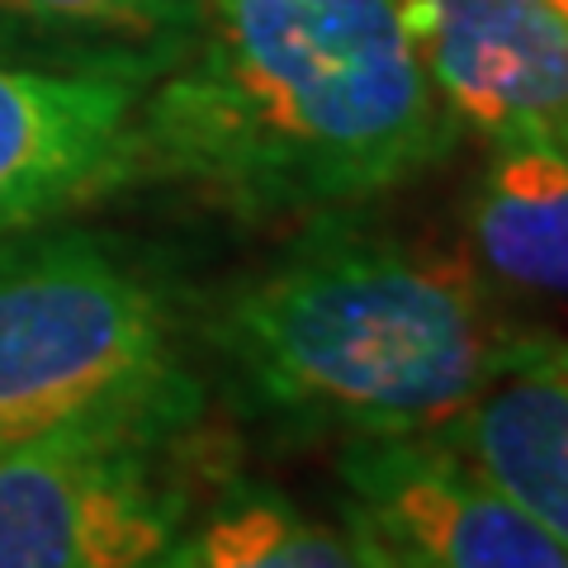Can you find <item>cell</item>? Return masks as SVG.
I'll use <instances>...</instances> for the list:
<instances>
[{
	"mask_svg": "<svg viewBox=\"0 0 568 568\" xmlns=\"http://www.w3.org/2000/svg\"><path fill=\"white\" fill-rule=\"evenodd\" d=\"M204 24L133 119L129 181L237 219H317L446 162L459 123L398 0H204Z\"/></svg>",
	"mask_w": 568,
	"mask_h": 568,
	"instance_id": "obj_1",
	"label": "cell"
},
{
	"mask_svg": "<svg viewBox=\"0 0 568 568\" xmlns=\"http://www.w3.org/2000/svg\"><path fill=\"white\" fill-rule=\"evenodd\" d=\"M204 332L256 413L346 440L426 436L521 342L478 265L346 209L308 219Z\"/></svg>",
	"mask_w": 568,
	"mask_h": 568,
	"instance_id": "obj_2",
	"label": "cell"
},
{
	"mask_svg": "<svg viewBox=\"0 0 568 568\" xmlns=\"http://www.w3.org/2000/svg\"><path fill=\"white\" fill-rule=\"evenodd\" d=\"M162 290L85 227L0 233V450L81 422L194 417Z\"/></svg>",
	"mask_w": 568,
	"mask_h": 568,
	"instance_id": "obj_3",
	"label": "cell"
},
{
	"mask_svg": "<svg viewBox=\"0 0 568 568\" xmlns=\"http://www.w3.org/2000/svg\"><path fill=\"white\" fill-rule=\"evenodd\" d=\"M190 417L81 422L0 450V568H138L185 521L162 450Z\"/></svg>",
	"mask_w": 568,
	"mask_h": 568,
	"instance_id": "obj_4",
	"label": "cell"
},
{
	"mask_svg": "<svg viewBox=\"0 0 568 568\" xmlns=\"http://www.w3.org/2000/svg\"><path fill=\"white\" fill-rule=\"evenodd\" d=\"M142 91L123 71L0 58V233L129 185Z\"/></svg>",
	"mask_w": 568,
	"mask_h": 568,
	"instance_id": "obj_5",
	"label": "cell"
},
{
	"mask_svg": "<svg viewBox=\"0 0 568 568\" xmlns=\"http://www.w3.org/2000/svg\"><path fill=\"white\" fill-rule=\"evenodd\" d=\"M351 511L426 568H568V545L432 436L351 440Z\"/></svg>",
	"mask_w": 568,
	"mask_h": 568,
	"instance_id": "obj_6",
	"label": "cell"
},
{
	"mask_svg": "<svg viewBox=\"0 0 568 568\" xmlns=\"http://www.w3.org/2000/svg\"><path fill=\"white\" fill-rule=\"evenodd\" d=\"M398 10L459 129L568 138V24L549 0H398Z\"/></svg>",
	"mask_w": 568,
	"mask_h": 568,
	"instance_id": "obj_7",
	"label": "cell"
},
{
	"mask_svg": "<svg viewBox=\"0 0 568 568\" xmlns=\"http://www.w3.org/2000/svg\"><path fill=\"white\" fill-rule=\"evenodd\" d=\"M426 436L568 545V342L521 336Z\"/></svg>",
	"mask_w": 568,
	"mask_h": 568,
	"instance_id": "obj_8",
	"label": "cell"
},
{
	"mask_svg": "<svg viewBox=\"0 0 568 568\" xmlns=\"http://www.w3.org/2000/svg\"><path fill=\"white\" fill-rule=\"evenodd\" d=\"M478 271L526 294L568 298V142L540 129L488 138L469 190Z\"/></svg>",
	"mask_w": 568,
	"mask_h": 568,
	"instance_id": "obj_9",
	"label": "cell"
},
{
	"mask_svg": "<svg viewBox=\"0 0 568 568\" xmlns=\"http://www.w3.org/2000/svg\"><path fill=\"white\" fill-rule=\"evenodd\" d=\"M138 568H369L355 526L304 517L271 488H233Z\"/></svg>",
	"mask_w": 568,
	"mask_h": 568,
	"instance_id": "obj_10",
	"label": "cell"
},
{
	"mask_svg": "<svg viewBox=\"0 0 568 568\" xmlns=\"http://www.w3.org/2000/svg\"><path fill=\"white\" fill-rule=\"evenodd\" d=\"M204 10V0H0V29L85 48L91 67L152 81L190 48Z\"/></svg>",
	"mask_w": 568,
	"mask_h": 568,
	"instance_id": "obj_11",
	"label": "cell"
},
{
	"mask_svg": "<svg viewBox=\"0 0 568 568\" xmlns=\"http://www.w3.org/2000/svg\"><path fill=\"white\" fill-rule=\"evenodd\" d=\"M351 526H355V536H361V545H365V559H369V568H426V564H417L413 555H407V549H398V545H388L384 536H375V530H369L361 517H346Z\"/></svg>",
	"mask_w": 568,
	"mask_h": 568,
	"instance_id": "obj_12",
	"label": "cell"
},
{
	"mask_svg": "<svg viewBox=\"0 0 568 568\" xmlns=\"http://www.w3.org/2000/svg\"><path fill=\"white\" fill-rule=\"evenodd\" d=\"M549 6H555V10H559V20L568 24V0H549Z\"/></svg>",
	"mask_w": 568,
	"mask_h": 568,
	"instance_id": "obj_13",
	"label": "cell"
},
{
	"mask_svg": "<svg viewBox=\"0 0 568 568\" xmlns=\"http://www.w3.org/2000/svg\"><path fill=\"white\" fill-rule=\"evenodd\" d=\"M564 142H568V138H564Z\"/></svg>",
	"mask_w": 568,
	"mask_h": 568,
	"instance_id": "obj_14",
	"label": "cell"
}]
</instances>
